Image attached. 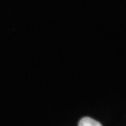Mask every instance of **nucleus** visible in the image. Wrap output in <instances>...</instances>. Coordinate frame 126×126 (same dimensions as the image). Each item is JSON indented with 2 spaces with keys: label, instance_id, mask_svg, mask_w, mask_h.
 <instances>
[{
  "label": "nucleus",
  "instance_id": "1",
  "mask_svg": "<svg viewBox=\"0 0 126 126\" xmlns=\"http://www.w3.org/2000/svg\"><path fill=\"white\" fill-rule=\"evenodd\" d=\"M78 126H102L98 121L93 118L86 117L82 118L78 123Z\"/></svg>",
  "mask_w": 126,
  "mask_h": 126
}]
</instances>
